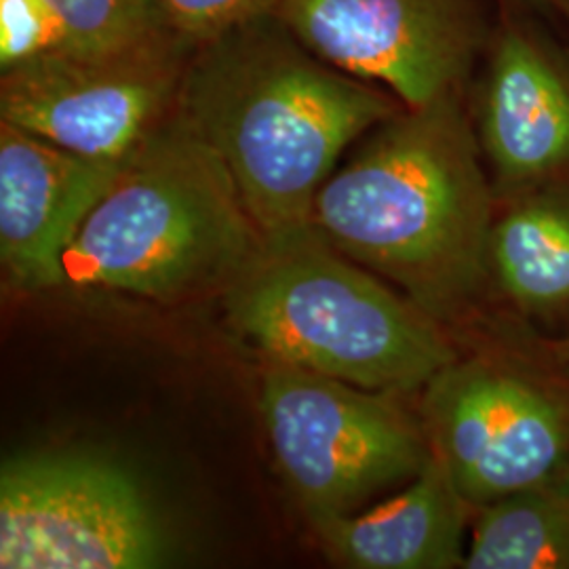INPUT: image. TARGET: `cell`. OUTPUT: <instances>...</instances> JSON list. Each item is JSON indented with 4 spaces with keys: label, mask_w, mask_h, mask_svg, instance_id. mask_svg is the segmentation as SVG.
<instances>
[{
    "label": "cell",
    "mask_w": 569,
    "mask_h": 569,
    "mask_svg": "<svg viewBox=\"0 0 569 569\" xmlns=\"http://www.w3.org/2000/svg\"><path fill=\"white\" fill-rule=\"evenodd\" d=\"M281 0H163L176 32L192 47L244 21L277 11Z\"/></svg>",
    "instance_id": "cell-17"
},
{
    "label": "cell",
    "mask_w": 569,
    "mask_h": 569,
    "mask_svg": "<svg viewBox=\"0 0 569 569\" xmlns=\"http://www.w3.org/2000/svg\"><path fill=\"white\" fill-rule=\"evenodd\" d=\"M124 163L81 157L0 121V262L11 283L63 284L70 244Z\"/></svg>",
    "instance_id": "cell-11"
},
{
    "label": "cell",
    "mask_w": 569,
    "mask_h": 569,
    "mask_svg": "<svg viewBox=\"0 0 569 569\" xmlns=\"http://www.w3.org/2000/svg\"><path fill=\"white\" fill-rule=\"evenodd\" d=\"M477 138L498 203L569 183V56L533 26L509 21L489 41Z\"/></svg>",
    "instance_id": "cell-10"
},
{
    "label": "cell",
    "mask_w": 569,
    "mask_h": 569,
    "mask_svg": "<svg viewBox=\"0 0 569 569\" xmlns=\"http://www.w3.org/2000/svg\"><path fill=\"white\" fill-rule=\"evenodd\" d=\"M496 207L475 122L453 89L373 127L319 190L312 228L446 326L491 281Z\"/></svg>",
    "instance_id": "cell-1"
},
{
    "label": "cell",
    "mask_w": 569,
    "mask_h": 569,
    "mask_svg": "<svg viewBox=\"0 0 569 569\" xmlns=\"http://www.w3.org/2000/svg\"><path fill=\"white\" fill-rule=\"evenodd\" d=\"M58 20L61 47L96 53L176 30L163 0H44Z\"/></svg>",
    "instance_id": "cell-15"
},
{
    "label": "cell",
    "mask_w": 569,
    "mask_h": 569,
    "mask_svg": "<svg viewBox=\"0 0 569 569\" xmlns=\"http://www.w3.org/2000/svg\"><path fill=\"white\" fill-rule=\"evenodd\" d=\"M422 411L472 510L569 472V385L528 361L458 357L425 387Z\"/></svg>",
    "instance_id": "cell-7"
},
{
    "label": "cell",
    "mask_w": 569,
    "mask_h": 569,
    "mask_svg": "<svg viewBox=\"0 0 569 569\" xmlns=\"http://www.w3.org/2000/svg\"><path fill=\"white\" fill-rule=\"evenodd\" d=\"M58 47L60 26L44 0H0V70Z\"/></svg>",
    "instance_id": "cell-16"
},
{
    "label": "cell",
    "mask_w": 569,
    "mask_h": 569,
    "mask_svg": "<svg viewBox=\"0 0 569 569\" xmlns=\"http://www.w3.org/2000/svg\"><path fill=\"white\" fill-rule=\"evenodd\" d=\"M230 321L270 361L407 395L458 359L443 323L315 232L264 244L228 287Z\"/></svg>",
    "instance_id": "cell-4"
},
{
    "label": "cell",
    "mask_w": 569,
    "mask_h": 569,
    "mask_svg": "<svg viewBox=\"0 0 569 569\" xmlns=\"http://www.w3.org/2000/svg\"><path fill=\"white\" fill-rule=\"evenodd\" d=\"M401 108L315 56L277 11L197 44L178 100L264 244L310 232L315 199L346 148Z\"/></svg>",
    "instance_id": "cell-2"
},
{
    "label": "cell",
    "mask_w": 569,
    "mask_h": 569,
    "mask_svg": "<svg viewBox=\"0 0 569 569\" xmlns=\"http://www.w3.org/2000/svg\"><path fill=\"white\" fill-rule=\"evenodd\" d=\"M169 533L140 479L87 451H32L0 468V568L152 569Z\"/></svg>",
    "instance_id": "cell-6"
},
{
    "label": "cell",
    "mask_w": 569,
    "mask_h": 569,
    "mask_svg": "<svg viewBox=\"0 0 569 569\" xmlns=\"http://www.w3.org/2000/svg\"><path fill=\"white\" fill-rule=\"evenodd\" d=\"M531 11H538L542 16H559L566 18L569 11V0H515Z\"/></svg>",
    "instance_id": "cell-18"
},
{
    "label": "cell",
    "mask_w": 569,
    "mask_h": 569,
    "mask_svg": "<svg viewBox=\"0 0 569 569\" xmlns=\"http://www.w3.org/2000/svg\"><path fill=\"white\" fill-rule=\"evenodd\" d=\"M563 20L568 21V23H569V11H568V13H566V18H563Z\"/></svg>",
    "instance_id": "cell-20"
},
{
    "label": "cell",
    "mask_w": 569,
    "mask_h": 569,
    "mask_svg": "<svg viewBox=\"0 0 569 569\" xmlns=\"http://www.w3.org/2000/svg\"><path fill=\"white\" fill-rule=\"evenodd\" d=\"M500 203L489 239L491 283L529 319H566L569 183L536 188Z\"/></svg>",
    "instance_id": "cell-13"
},
{
    "label": "cell",
    "mask_w": 569,
    "mask_h": 569,
    "mask_svg": "<svg viewBox=\"0 0 569 569\" xmlns=\"http://www.w3.org/2000/svg\"><path fill=\"white\" fill-rule=\"evenodd\" d=\"M192 51L176 30L110 51H44L0 70V121L81 157L127 161L178 110Z\"/></svg>",
    "instance_id": "cell-8"
},
{
    "label": "cell",
    "mask_w": 569,
    "mask_h": 569,
    "mask_svg": "<svg viewBox=\"0 0 569 569\" xmlns=\"http://www.w3.org/2000/svg\"><path fill=\"white\" fill-rule=\"evenodd\" d=\"M465 569H569V472L477 509Z\"/></svg>",
    "instance_id": "cell-14"
},
{
    "label": "cell",
    "mask_w": 569,
    "mask_h": 569,
    "mask_svg": "<svg viewBox=\"0 0 569 569\" xmlns=\"http://www.w3.org/2000/svg\"><path fill=\"white\" fill-rule=\"evenodd\" d=\"M397 397L281 361L266 367L260 409L270 448L312 523L355 512L427 467V428Z\"/></svg>",
    "instance_id": "cell-5"
},
{
    "label": "cell",
    "mask_w": 569,
    "mask_h": 569,
    "mask_svg": "<svg viewBox=\"0 0 569 569\" xmlns=\"http://www.w3.org/2000/svg\"><path fill=\"white\" fill-rule=\"evenodd\" d=\"M306 47L409 108L460 89L489 44L479 0H281Z\"/></svg>",
    "instance_id": "cell-9"
},
{
    "label": "cell",
    "mask_w": 569,
    "mask_h": 569,
    "mask_svg": "<svg viewBox=\"0 0 569 569\" xmlns=\"http://www.w3.org/2000/svg\"><path fill=\"white\" fill-rule=\"evenodd\" d=\"M549 352L552 355V363L569 376V331L549 346Z\"/></svg>",
    "instance_id": "cell-19"
},
{
    "label": "cell",
    "mask_w": 569,
    "mask_h": 569,
    "mask_svg": "<svg viewBox=\"0 0 569 569\" xmlns=\"http://www.w3.org/2000/svg\"><path fill=\"white\" fill-rule=\"evenodd\" d=\"M264 249L222 159L176 110L122 164L63 258V284L178 302Z\"/></svg>",
    "instance_id": "cell-3"
},
{
    "label": "cell",
    "mask_w": 569,
    "mask_h": 569,
    "mask_svg": "<svg viewBox=\"0 0 569 569\" xmlns=\"http://www.w3.org/2000/svg\"><path fill=\"white\" fill-rule=\"evenodd\" d=\"M467 500L439 458L406 489L363 512L315 521L327 552L355 569H453L465 566Z\"/></svg>",
    "instance_id": "cell-12"
}]
</instances>
